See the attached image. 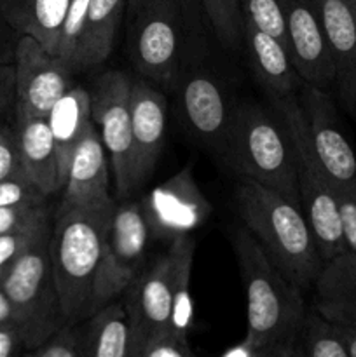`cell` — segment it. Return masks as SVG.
<instances>
[{"label":"cell","instance_id":"obj_35","mask_svg":"<svg viewBox=\"0 0 356 357\" xmlns=\"http://www.w3.org/2000/svg\"><path fill=\"white\" fill-rule=\"evenodd\" d=\"M47 202V195L31 183L27 174L0 180V208L2 206H20V204H40Z\"/></svg>","mask_w":356,"mask_h":357},{"label":"cell","instance_id":"obj_13","mask_svg":"<svg viewBox=\"0 0 356 357\" xmlns=\"http://www.w3.org/2000/svg\"><path fill=\"white\" fill-rule=\"evenodd\" d=\"M307 135L334 188L356 187V155L339 124L337 108L327 89L302 84L299 96Z\"/></svg>","mask_w":356,"mask_h":357},{"label":"cell","instance_id":"obj_38","mask_svg":"<svg viewBox=\"0 0 356 357\" xmlns=\"http://www.w3.org/2000/svg\"><path fill=\"white\" fill-rule=\"evenodd\" d=\"M31 9L34 0H0V17L20 35L28 33Z\"/></svg>","mask_w":356,"mask_h":357},{"label":"cell","instance_id":"obj_39","mask_svg":"<svg viewBox=\"0 0 356 357\" xmlns=\"http://www.w3.org/2000/svg\"><path fill=\"white\" fill-rule=\"evenodd\" d=\"M14 100H16L14 63H3L0 65V115H6L14 110Z\"/></svg>","mask_w":356,"mask_h":357},{"label":"cell","instance_id":"obj_26","mask_svg":"<svg viewBox=\"0 0 356 357\" xmlns=\"http://www.w3.org/2000/svg\"><path fill=\"white\" fill-rule=\"evenodd\" d=\"M349 357L339 326L316 309L306 310L295 344V357Z\"/></svg>","mask_w":356,"mask_h":357},{"label":"cell","instance_id":"obj_32","mask_svg":"<svg viewBox=\"0 0 356 357\" xmlns=\"http://www.w3.org/2000/svg\"><path fill=\"white\" fill-rule=\"evenodd\" d=\"M30 357H84L82 330L79 324H63L38 347L24 352Z\"/></svg>","mask_w":356,"mask_h":357},{"label":"cell","instance_id":"obj_22","mask_svg":"<svg viewBox=\"0 0 356 357\" xmlns=\"http://www.w3.org/2000/svg\"><path fill=\"white\" fill-rule=\"evenodd\" d=\"M45 119H47L52 139H54L59 183H61L63 190L66 180V167L72 159L73 150L79 145L87 126L93 122L89 91L82 86H70L63 93V96L52 105Z\"/></svg>","mask_w":356,"mask_h":357},{"label":"cell","instance_id":"obj_18","mask_svg":"<svg viewBox=\"0 0 356 357\" xmlns=\"http://www.w3.org/2000/svg\"><path fill=\"white\" fill-rule=\"evenodd\" d=\"M131 126L135 142L136 178L142 185L152 174L163 150L168 126V101L145 79L131 84Z\"/></svg>","mask_w":356,"mask_h":357},{"label":"cell","instance_id":"obj_29","mask_svg":"<svg viewBox=\"0 0 356 357\" xmlns=\"http://www.w3.org/2000/svg\"><path fill=\"white\" fill-rule=\"evenodd\" d=\"M239 9L243 21L271 33L288 49L283 0H239Z\"/></svg>","mask_w":356,"mask_h":357},{"label":"cell","instance_id":"obj_44","mask_svg":"<svg viewBox=\"0 0 356 357\" xmlns=\"http://www.w3.org/2000/svg\"><path fill=\"white\" fill-rule=\"evenodd\" d=\"M9 321H14V310L13 303L7 298V295L3 293V289L0 288V324L9 323Z\"/></svg>","mask_w":356,"mask_h":357},{"label":"cell","instance_id":"obj_21","mask_svg":"<svg viewBox=\"0 0 356 357\" xmlns=\"http://www.w3.org/2000/svg\"><path fill=\"white\" fill-rule=\"evenodd\" d=\"M23 173L45 195L61 190L54 139L45 117L16 119Z\"/></svg>","mask_w":356,"mask_h":357},{"label":"cell","instance_id":"obj_14","mask_svg":"<svg viewBox=\"0 0 356 357\" xmlns=\"http://www.w3.org/2000/svg\"><path fill=\"white\" fill-rule=\"evenodd\" d=\"M140 206L150 234L170 241L191 234L212 213V204L195 183L191 164L152 188Z\"/></svg>","mask_w":356,"mask_h":357},{"label":"cell","instance_id":"obj_19","mask_svg":"<svg viewBox=\"0 0 356 357\" xmlns=\"http://www.w3.org/2000/svg\"><path fill=\"white\" fill-rule=\"evenodd\" d=\"M243 44L251 70L265 89L267 98L286 96L302 86L304 82L293 65L290 51L278 38L243 21Z\"/></svg>","mask_w":356,"mask_h":357},{"label":"cell","instance_id":"obj_6","mask_svg":"<svg viewBox=\"0 0 356 357\" xmlns=\"http://www.w3.org/2000/svg\"><path fill=\"white\" fill-rule=\"evenodd\" d=\"M274 110L285 121L292 138L297 159V185H299L300 208L309 222L313 236L316 239L321 260L327 261L337 255L348 251L344 234H342L341 211L335 188L321 167L309 135L302 108L295 93L279 98H269Z\"/></svg>","mask_w":356,"mask_h":357},{"label":"cell","instance_id":"obj_15","mask_svg":"<svg viewBox=\"0 0 356 357\" xmlns=\"http://www.w3.org/2000/svg\"><path fill=\"white\" fill-rule=\"evenodd\" d=\"M288 51L304 84L328 89L335 80L320 0H283Z\"/></svg>","mask_w":356,"mask_h":357},{"label":"cell","instance_id":"obj_30","mask_svg":"<svg viewBox=\"0 0 356 357\" xmlns=\"http://www.w3.org/2000/svg\"><path fill=\"white\" fill-rule=\"evenodd\" d=\"M52 218L47 222H42L38 225L28 227V229L16 230V232L2 234L0 236V282L3 281L10 268L14 267L17 260L44 236L51 230Z\"/></svg>","mask_w":356,"mask_h":357},{"label":"cell","instance_id":"obj_33","mask_svg":"<svg viewBox=\"0 0 356 357\" xmlns=\"http://www.w3.org/2000/svg\"><path fill=\"white\" fill-rule=\"evenodd\" d=\"M52 208L49 202L40 204L2 206L0 208V236L28 229L52 218Z\"/></svg>","mask_w":356,"mask_h":357},{"label":"cell","instance_id":"obj_10","mask_svg":"<svg viewBox=\"0 0 356 357\" xmlns=\"http://www.w3.org/2000/svg\"><path fill=\"white\" fill-rule=\"evenodd\" d=\"M16 100L14 117H45L72 86V68L30 35H21L14 54Z\"/></svg>","mask_w":356,"mask_h":357},{"label":"cell","instance_id":"obj_41","mask_svg":"<svg viewBox=\"0 0 356 357\" xmlns=\"http://www.w3.org/2000/svg\"><path fill=\"white\" fill-rule=\"evenodd\" d=\"M21 35L14 31L6 21L0 17V65L3 63H14L16 45Z\"/></svg>","mask_w":356,"mask_h":357},{"label":"cell","instance_id":"obj_7","mask_svg":"<svg viewBox=\"0 0 356 357\" xmlns=\"http://www.w3.org/2000/svg\"><path fill=\"white\" fill-rule=\"evenodd\" d=\"M49 236L51 230L14 264L0 282L13 303L14 323L23 335L24 352L38 347L65 324L49 260Z\"/></svg>","mask_w":356,"mask_h":357},{"label":"cell","instance_id":"obj_25","mask_svg":"<svg viewBox=\"0 0 356 357\" xmlns=\"http://www.w3.org/2000/svg\"><path fill=\"white\" fill-rule=\"evenodd\" d=\"M171 244L177 251V264H175L173 298H171V317L168 330L181 340L188 342V331L192 328V314H194L191 296V275L195 241L192 239L191 234H187V236L173 239Z\"/></svg>","mask_w":356,"mask_h":357},{"label":"cell","instance_id":"obj_23","mask_svg":"<svg viewBox=\"0 0 356 357\" xmlns=\"http://www.w3.org/2000/svg\"><path fill=\"white\" fill-rule=\"evenodd\" d=\"M84 357H129L131 330L126 307L110 300L80 323Z\"/></svg>","mask_w":356,"mask_h":357},{"label":"cell","instance_id":"obj_28","mask_svg":"<svg viewBox=\"0 0 356 357\" xmlns=\"http://www.w3.org/2000/svg\"><path fill=\"white\" fill-rule=\"evenodd\" d=\"M215 31L216 38L229 51H236L243 44V17L239 0H198Z\"/></svg>","mask_w":356,"mask_h":357},{"label":"cell","instance_id":"obj_11","mask_svg":"<svg viewBox=\"0 0 356 357\" xmlns=\"http://www.w3.org/2000/svg\"><path fill=\"white\" fill-rule=\"evenodd\" d=\"M175 264L177 251L171 244L166 255L145 271L142 268L122 291L131 330L129 357H140L142 347L154 335L170 328Z\"/></svg>","mask_w":356,"mask_h":357},{"label":"cell","instance_id":"obj_43","mask_svg":"<svg viewBox=\"0 0 356 357\" xmlns=\"http://www.w3.org/2000/svg\"><path fill=\"white\" fill-rule=\"evenodd\" d=\"M337 326L342 335L346 349H348V356L356 357V326H351V324H337Z\"/></svg>","mask_w":356,"mask_h":357},{"label":"cell","instance_id":"obj_8","mask_svg":"<svg viewBox=\"0 0 356 357\" xmlns=\"http://www.w3.org/2000/svg\"><path fill=\"white\" fill-rule=\"evenodd\" d=\"M131 84L126 73L108 70L98 77L91 94V119L110 157L119 197H128L140 187L136 178L135 142L131 126Z\"/></svg>","mask_w":356,"mask_h":357},{"label":"cell","instance_id":"obj_12","mask_svg":"<svg viewBox=\"0 0 356 357\" xmlns=\"http://www.w3.org/2000/svg\"><path fill=\"white\" fill-rule=\"evenodd\" d=\"M188 131L212 152L223 157L234 107L222 84L201 68H184L175 86Z\"/></svg>","mask_w":356,"mask_h":357},{"label":"cell","instance_id":"obj_37","mask_svg":"<svg viewBox=\"0 0 356 357\" xmlns=\"http://www.w3.org/2000/svg\"><path fill=\"white\" fill-rule=\"evenodd\" d=\"M346 246L356 255V187L335 188Z\"/></svg>","mask_w":356,"mask_h":357},{"label":"cell","instance_id":"obj_4","mask_svg":"<svg viewBox=\"0 0 356 357\" xmlns=\"http://www.w3.org/2000/svg\"><path fill=\"white\" fill-rule=\"evenodd\" d=\"M222 159L241 178H250L300 206L295 150L279 114L276 117L253 103L234 107Z\"/></svg>","mask_w":356,"mask_h":357},{"label":"cell","instance_id":"obj_17","mask_svg":"<svg viewBox=\"0 0 356 357\" xmlns=\"http://www.w3.org/2000/svg\"><path fill=\"white\" fill-rule=\"evenodd\" d=\"M342 107L356 117V0H320Z\"/></svg>","mask_w":356,"mask_h":357},{"label":"cell","instance_id":"obj_45","mask_svg":"<svg viewBox=\"0 0 356 357\" xmlns=\"http://www.w3.org/2000/svg\"><path fill=\"white\" fill-rule=\"evenodd\" d=\"M355 14H356V9H355Z\"/></svg>","mask_w":356,"mask_h":357},{"label":"cell","instance_id":"obj_24","mask_svg":"<svg viewBox=\"0 0 356 357\" xmlns=\"http://www.w3.org/2000/svg\"><path fill=\"white\" fill-rule=\"evenodd\" d=\"M124 7L126 0H89L73 72H84L107 61Z\"/></svg>","mask_w":356,"mask_h":357},{"label":"cell","instance_id":"obj_31","mask_svg":"<svg viewBox=\"0 0 356 357\" xmlns=\"http://www.w3.org/2000/svg\"><path fill=\"white\" fill-rule=\"evenodd\" d=\"M87 9H89V0H72L66 13L65 23L61 28V37H59L58 56H61L66 65L72 68L75 66L77 52H79L80 38H82L84 24H86ZM75 73V72H73Z\"/></svg>","mask_w":356,"mask_h":357},{"label":"cell","instance_id":"obj_42","mask_svg":"<svg viewBox=\"0 0 356 357\" xmlns=\"http://www.w3.org/2000/svg\"><path fill=\"white\" fill-rule=\"evenodd\" d=\"M222 357H258V351L255 349V345L251 344L250 338L244 337L243 340L234 344L232 347H229L227 351H223Z\"/></svg>","mask_w":356,"mask_h":357},{"label":"cell","instance_id":"obj_20","mask_svg":"<svg viewBox=\"0 0 356 357\" xmlns=\"http://www.w3.org/2000/svg\"><path fill=\"white\" fill-rule=\"evenodd\" d=\"M314 309L337 324L356 326V255L344 251L323 261L313 282Z\"/></svg>","mask_w":356,"mask_h":357},{"label":"cell","instance_id":"obj_2","mask_svg":"<svg viewBox=\"0 0 356 357\" xmlns=\"http://www.w3.org/2000/svg\"><path fill=\"white\" fill-rule=\"evenodd\" d=\"M234 197L244 227L272 264L300 289L313 286L323 260L302 208L250 178H241Z\"/></svg>","mask_w":356,"mask_h":357},{"label":"cell","instance_id":"obj_34","mask_svg":"<svg viewBox=\"0 0 356 357\" xmlns=\"http://www.w3.org/2000/svg\"><path fill=\"white\" fill-rule=\"evenodd\" d=\"M24 174L21 166L20 139H17L16 121H9V117L0 115V180Z\"/></svg>","mask_w":356,"mask_h":357},{"label":"cell","instance_id":"obj_36","mask_svg":"<svg viewBox=\"0 0 356 357\" xmlns=\"http://www.w3.org/2000/svg\"><path fill=\"white\" fill-rule=\"evenodd\" d=\"M191 344L177 335L171 333L170 330H164L161 333L154 335L149 342L140 351V357H192Z\"/></svg>","mask_w":356,"mask_h":357},{"label":"cell","instance_id":"obj_40","mask_svg":"<svg viewBox=\"0 0 356 357\" xmlns=\"http://www.w3.org/2000/svg\"><path fill=\"white\" fill-rule=\"evenodd\" d=\"M24 354V342L14 321L0 324V357Z\"/></svg>","mask_w":356,"mask_h":357},{"label":"cell","instance_id":"obj_27","mask_svg":"<svg viewBox=\"0 0 356 357\" xmlns=\"http://www.w3.org/2000/svg\"><path fill=\"white\" fill-rule=\"evenodd\" d=\"M72 0H34L28 33L49 52L58 54L59 37Z\"/></svg>","mask_w":356,"mask_h":357},{"label":"cell","instance_id":"obj_16","mask_svg":"<svg viewBox=\"0 0 356 357\" xmlns=\"http://www.w3.org/2000/svg\"><path fill=\"white\" fill-rule=\"evenodd\" d=\"M114 204L108 190L107 152L96 124L91 122L66 167L59 208L100 209Z\"/></svg>","mask_w":356,"mask_h":357},{"label":"cell","instance_id":"obj_3","mask_svg":"<svg viewBox=\"0 0 356 357\" xmlns=\"http://www.w3.org/2000/svg\"><path fill=\"white\" fill-rule=\"evenodd\" d=\"M114 208H58L52 215L49 260L65 324L82 323L94 312V281Z\"/></svg>","mask_w":356,"mask_h":357},{"label":"cell","instance_id":"obj_5","mask_svg":"<svg viewBox=\"0 0 356 357\" xmlns=\"http://www.w3.org/2000/svg\"><path fill=\"white\" fill-rule=\"evenodd\" d=\"M188 0H126L128 47L145 79L175 89L184 72Z\"/></svg>","mask_w":356,"mask_h":357},{"label":"cell","instance_id":"obj_1","mask_svg":"<svg viewBox=\"0 0 356 357\" xmlns=\"http://www.w3.org/2000/svg\"><path fill=\"white\" fill-rule=\"evenodd\" d=\"M232 250L246 293V337L258 357H295L307 310L302 289L272 264L246 227L234 232Z\"/></svg>","mask_w":356,"mask_h":357},{"label":"cell","instance_id":"obj_9","mask_svg":"<svg viewBox=\"0 0 356 357\" xmlns=\"http://www.w3.org/2000/svg\"><path fill=\"white\" fill-rule=\"evenodd\" d=\"M150 229L140 202H121L112 211L94 281V310L117 298L140 274Z\"/></svg>","mask_w":356,"mask_h":357}]
</instances>
